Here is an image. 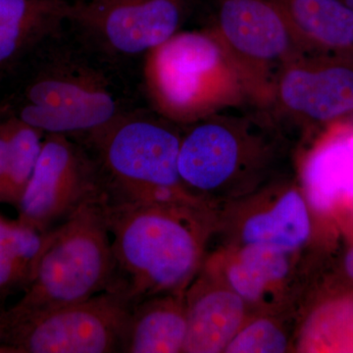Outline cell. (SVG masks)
<instances>
[{
    "mask_svg": "<svg viewBox=\"0 0 353 353\" xmlns=\"http://www.w3.org/2000/svg\"><path fill=\"white\" fill-rule=\"evenodd\" d=\"M268 112L284 130L330 126L352 114L353 59L304 54L292 60L279 73Z\"/></svg>",
    "mask_w": 353,
    "mask_h": 353,
    "instance_id": "cell-10",
    "label": "cell"
},
{
    "mask_svg": "<svg viewBox=\"0 0 353 353\" xmlns=\"http://www.w3.org/2000/svg\"><path fill=\"white\" fill-rule=\"evenodd\" d=\"M290 347L289 326L273 313L248 315L238 333L225 348L227 353H279Z\"/></svg>",
    "mask_w": 353,
    "mask_h": 353,
    "instance_id": "cell-21",
    "label": "cell"
},
{
    "mask_svg": "<svg viewBox=\"0 0 353 353\" xmlns=\"http://www.w3.org/2000/svg\"><path fill=\"white\" fill-rule=\"evenodd\" d=\"M8 150L3 202L17 205L34 173L43 145V132L19 118L6 122Z\"/></svg>",
    "mask_w": 353,
    "mask_h": 353,
    "instance_id": "cell-20",
    "label": "cell"
},
{
    "mask_svg": "<svg viewBox=\"0 0 353 353\" xmlns=\"http://www.w3.org/2000/svg\"><path fill=\"white\" fill-rule=\"evenodd\" d=\"M309 205L301 179L290 174L216 209L215 233L224 234L223 248L261 245L301 253L312 233Z\"/></svg>",
    "mask_w": 353,
    "mask_h": 353,
    "instance_id": "cell-9",
    "label": "cell"
},
{
    "mask_svg": "<svg viewBox=\"0 0 353 353\" xmlns=\"http://www.w3.org/2000/svg\"><path fill=\"white\" fill-rule=\"evenodd\" d=\"M345 269L348 275L353 278V248L348 252L347 259H345Z\"/></svg>",
    "mask_w": 353,
    "mask_h": 353,
    "instance_id": "cell-23",
    "label": "cell"
},
{
    "mask_svg": "<svg viewBox=\"0 0 353 353\" xmlns=\"http://www.w3.org/2000/svg\"><path fill=\"white\" fill-rule=\"evenodd\" d=\"M46 234L0 215V303L31 283Z\"/></svg>",
    "mask_w": 353,
    "mask_h": 353,
    "instance_id": "cell-19",
    "label": "cell"
},
{
    "mask_svg": "<svg viewBox=\"0 0 353 353\" xmlns=\"http://www.w3.org/2000/svg\"><path fill=\"white\" fill-rule=\"evenodd\" d=\"M114 269L102 192L48 231L31 283L12 308L0 311L1 321L4 325L109 292Z\"/></svg>",
    "mask_w": 353,
    "mask_h": 353,
    "instance_id": "cell-4",
    "label": "cell"
},
{
    "mask_svg": "<svg viewBox=\"0 0 353 353\" xmlns=\"http://www.w3.org/2000/svg\"><path fill=\"white\" fill-rule=\"evenodd\" d=\"M208 25L234 58L252 106L268 111L281 69L307 54L277 0H209Z\"/></svg>",
    "mask_w": 353,
    "mask_h": 353,
    "instance_id": "cell-6",
    "label": "cell"
},
{
    "mask_svg": "<svg viewBox=\"0 0 353 353\" xmlns=\"http://www.w3.org/2000/svg\"><path fill=\"white\" fill-rule=\"evenodd\" d=\"M26 101L18 118L46 134L99 131L117 113L108 88L85 73L41 77L26 90Z\"/></svg>",
    "mask_w": 353,
    "mask_h": 353,
    "instance_id": "cell-12",
    "label": "cell"
},
{
    "mask_svg": "<svg viewBox=\"0 0 353 353\" xmlns=\"http://www.w3.org/2000/svg\"><path fill=\"white\" fill-rule=\"evenodd\" d=\"M114 265L112 287L132 306L185 292L206 259L216 210L190 202L115 201L104 194Z\"/></svg>",
    "mask_w": 353,
    "mask_h": 353,
    "instance_id": "cell-1",
    "label": "cell"
},
{
    "mask_svg": "<svg viewBox=\"0 0 353 353\" xmlns=\"http://www.w3.org/2000/svg\"><path fill=\"white\" fill-rule=\"evenodd\" d=\"M307 54L353 59V10L343 0H277Z\"/></svg>",
    "mask_w": 353,
    "mask_h": 353,
    "instance_id": "cell-16",
    "label": "cell"
},
{
    "mask_svg": "<svg viewBox=\"0 0 353 353\" xmlns=\"http://www.w3.org/2000/svg\"><path fill=\"white\" fill-rule=\"evenodd\" d=\"M185 353L224 352L250 315L243 299L204 267L185 290Z\"/></svg>",
    "mask_w": 353,
    "mask_h": 353,
    "instance_id": "cell-14",
    "label": "cell"
},
{
    "mask_svg": "<svg viewBox=\"0 0 353 353\" xmlns=\"http://www.w3.org/2000/svg\"><path fill=\"white\" fill-rule=\"evenodd\" d=\"M343 1L345 2V3L347 4L348 6L350 7V8L353 10V0H343Z\"/></svg>",
    "mask_w": 353,
    "mask_h": 353,
    "instance_id": "cell-25",
    "label": "cell"
},
{
    "mask_svg": "<svg viewBox=\"0 0 353 353\" xmlns=\"http://www.w3.org/2000/svg\"><path fill=\"white\" fill-rule=\"evenodd\" d=\"M334 124L309 154L301 175L309 204L321 213L353 211V125Z\"/></svg>",
    "mask_w": 353,
    "mask_h": 353,
    "instance_id": "cell-15",
    "label": "cell"
},
{
    "mask_svg": "<svg viewBox=\"0 0 353 353\" xmlns=\"http://www.w3.org/2000/svg\"><path fill=\"white\" fill-rule=\"evenodd\" d=\"M299 255L261 245L218 248L202 266L222 279L252 307H279L299 284Z\"/></svg>",
    "mask_w": 353,
    "mask_h": 353,
    "instance_id": "cell-13",
    "label": "cell"
},
{
    "mask_svg": "<svg viewBox=\"0 0 353 353\" xmlns=\"http://www.w3.org/2000/svg\"><path fill=\"white\" fill-rule=\"evenodd\" d=\"M145 78L157 112L174 124L252 106L238 65L208 26L178 32L150 50Z\"/></svg>",
    "mask_w": 353,
    "mask_h": 353,
    "instance_id": "cell-3",
    "label": "cell"
},
{
    "mask_svg": "<svg viewBox=\"0 0 353 353\" xmlns=\"http://www.w3.org/2000/svg\"><path fill=\"white\" fill-rule=\"evenodd\" d=\"M132 304L118 292L85 299L4 324L8 353L120 352Z\"/></svg>",
    "mask_w": 353,
    "mask_h": 353,
    "instance_id": "cell-7",
    "label": "cell"
},
{
    "mask_svg": "<svg viewBox=\"0 0 353 353\" xmlns=\"http://www.w3.org/2000/svg\"><path fill=\"white\" fill-rule=\"evenodd\" d=\"M102 192L101 174L85 153L65 134H48L16 205L17 220L46 233Z\"/></svg>",
    "mask_w": 353,
    "mask_h": 353,
    "instance_id": "cell-11",
    "label": "cell"
},
{
    "mask_svg": "<svg viewBox=\"0 0 353 353\" xmlns=\"http://www.w3.org/2000/svg\"><path fill=\"white\" fill-rule=\"evenodd\" d=\"M7 150H8V137H7L6 123H3L0 125V203L3 202L4 188H6Z\"/></svg>",
    "mask_w": 353,
    "mask_h": 353,
    "instance_id": "cell-22",
    "label": "cell"
},
{
    "mask_svg": "<svg viewBox=\"0 0 353 353\" xmlns=\"http://www.w3.org/2000/svg\"><path fill=\"white\" fill-rule=\"evenodd\" d=\"M4 326L3 323L1 321L0 318V353H8V350H6V345H4Z\"/></svg>",
    "mask_w": 353,
    "mask_h": 353,
    "instance_id": "cell-24",
    "label": "cell"
},
{
    "mask_svg": "<svg viewBox=\"0 0 353 353\" xmlns=\"http://www.w3.org/2000/svg\"><path fill=\"white\" fill-rule=\"evenodd\" d=\"M192 0H75L67 22L105 52L148 53L181 31Z\"/></svg>",
    "mask_w": 353,
    "mask_h": 353,
    "instance_id": "cell-8",
    "label": "cell"
},
{
    "mask_svg": "<svg viewBox=\"0 0 353 353\" xmlns=\"http://www.w3.org/2000/svg\"><path fill=\"white\" fill-rule=\"evenodd\" d=\"M67 0H0V67L67 22Z\"/></svg>",
    "mask_w": 353,
    "mask_h": 353,
    "instance_id": "cell-18",
    "label": "cell"
},
{
    "mask_svg": "<svg viewBox=\"0 0 353 353\" xmlns=\"http://www.w3.org/2000/svg\"><path fill=\"white\" fill-rule=\"evenodd\" d=\"M187 329L185 292L150 297L132 306L120 352H183Z\"/></svg>",
    "mask_w": 353,
    "mask_h": 353,
    "instance_id": "cell-17",
    "label": "cell"
},
{
    "mask_svg": "<svg viewBox=\"0 0 353 353\" xmlns=\"http://www.w3.org/2000/svg\"><path fill=\"white\" fill-rule=\"evenodd\" d=\"M222 111L189 125L179 152L181 181L218 209L290 175L292 143L268 111Z\"/></svg>",
    "mask_w": 353,
    "mask_h": 353,
    "instance_id": "cell-2",
    "label": "cell"
},
{
    "mask_svg": "<svg viewBox=\"0 0 353 353\" xmlns=\"http://www.w3.org/2000/svg\"><path fill=\"white\" fill-rule=\"evenodd\" d=\"M92 134L105 175L102 183L108 199L206 206L181 181L178 158L183 134L169 123L114 121Z\"/></svg>",
    "mask_w": 353,
    "mask_h": 353,
    "instance_id": "cell-5",
    "label": "cell"
}]
</instances>
